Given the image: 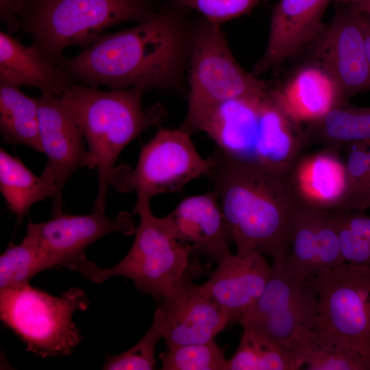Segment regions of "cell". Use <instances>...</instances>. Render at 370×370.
Instances as JSON below:
<instances>
[{
  "mask_svg": "<svg viewBox=\"0 0 370 370\" xmlns=\"http://www.w3.org/2000/svg\"><path fill=\"white\" fill-rule=\"evenodd\" d=\"M90 301L79 288L53 296L30 284L0 290L2 322L37 356L69 355L82 339L73 321L77 310H86Z\"/></svg>",
  "mask_w": 370,
  "mask_h": 370,
  "instance_id": "52a82bcc",
  "label": "cell"
},
{
  "mask_svg": "<svg viewBox=\"0 0 370 370\" xmlns=\"http://www.w3.org/2000/svg\"><path fill=\"white\" fill-rule=\"evenodd\" d=\"M162 338L160 325L153 315V321L142 338L128 350L108 355L102 366L106 370H152L156 368L155 348Z\"/></svg>",
  "mask_w": 370,
  "mask_h": 370,
  "instance_id": "4dcf8cb0",
  "label": "cell"
},
{
  "mask_svg": "<svg viewBox=\"0 0 370 370\" xmlns=\"http://www.w3.org/2000/svg\"><path fill=\"white\" fill-rule=\"evenodd\" d=\"M330 213L337 232L341 254L345 262L370 266V241L338 223L332 212Z\"/></svg>",
  "mask_w": 370,
  "mask_h": 370,
  "instance_id": "d6a6232c",
  "label": "cell"
},
{
  "mask_svg": "<svg viewBox=\"0 0 370 370\" xmlns=\"http://www.w3.org/2000/svg\"><path fill=\"white\" fill-rule=\"evenodd\" d=\"M154 316L159 321L166 349L214 340L231 322L202 285L188 279L162 300Z\"/></svg>",
  "mask_w": 370,
  "mask_h": 370,
  "instance_id": "5bb4252c",
  "label": "cell"
},
{
  "mask_svg": "<svg viewBox=\"0 0 370 370\" xmlns=\"http://www.w3.org/2000/svg\"><path fill=\"white\" fill-rule=\"evenodd\" d=\"M0 190L8 208L21 220L32 205L58 197L55 170L49 161L38 176L18 158L0 149Z\"/></svg>",
  "mask_w": 370,
  "mask_h": 370,
  "instance_id": "603a6c76",
  "label": "cell"
},
{
  "mask_svg": "<svg viewBox=\"0 0 370 370\" xmlns=\"http://www.w3.org/2000/svg\"><path fill=\"white\" fill-rule=\"evenodd\" d=\"M330 0H280L270 23L264 53L254 75L281 64L319 32L321 18Z\"/></svg>",
  "mask_w": 370,
  "mask_h": 370,
  "instance_id": "e0dca14e",
  "label": "cell"
},
{
  "mask_svg": "<svg viewBox=\"0 0 370 370\" xmlns=\"http://www.w3.org/2000/svg\"><path fill=\"white\" fill-rule=\"evenodd\" d=\"M132 215L122 212L115 219L107 217L105 210H95L86 215L60 213L45 222L27 224L23 241L40 250L51 269H77L87 260L85 250L92 243L108 234H134Z\"/></svg>",
  "mask_w": 370,
  "mask_h": 370,
  "instance_id": "7c38bea8",
  "label": "cell"
},
{
  "mask_svg": "<svg viewBox=\"0 0 370 370\" xmlns=\"http://www.w3.org/2000/svg\"><path fill=\"white\" fill-rule=\"evenodd\" d=\"M318 314V297L310 278L298 274L288 262L274 261L262 293L239 323L283 349L300 369L301 352Z\"/></svg>",
  "mask_w": 370,
  "mask_h": 370,
  "instance_id": "9c48e42d",
  "label": "cell"
},
{
  "mask_svg": "<svg viewBox=\"0 0 370 370\" xmlns=\"http://www.w3.org/2000/svg\"><path fill=\"white\" fill-rule=\"evenodd\" d=\"M354 8L370 15V1L354 3Z\"/></svg>",
  "mask_w": 370,
  "mask_h": 370,
  "instance_id": "74e56055",
  "label": "cell"
},
{
  "mask_svg": "<svg viewBox=\"0 0 370 370\" xmlns=\"http://www.w3.org/2000/svg\"><path fill=\"white\" fill-rule=\"evenodd\" d=\"M154 8L149 0H18L21 29L32 45L59 64L68 47H88L106 29L127 21L143 22Z\"/></svg>",
  "mask_w": 370,
  "mask_h": 370,
  "instance_id": "5b68a950",
  "label": "cell"
},
{
  "mask_svg": "<svg viewBox=\"0 0 370 370\" xmlns=\"http://www.w3.org/2000/svg\"><path fill=\"white\" fill-rule=\"evenodd\" d=\"M267 0H173L175 5L199 12L206 20L220 24L246 14Z\"/></svg>",
  "mask_w": 370,
  "mask_h": 370,
  "instance_id": "1f68e13d",
  "label": "cell"
},
{
  "mask_svg": "<svg viewBox=\"0 0 370 370\" xmlns=\"http://www.w3.org/2000/svg\"><path fill=\"white\" fill-rule=\"evenodd\" d=\"M145 92L138 86L103 91L71 83L60 96L82 128L97 172L95 210H105L110 176L123 149L164 118L161 105L143 107Z\"/></svg>",
  "mask_w": 370,
  "mask_h": 370,
  "instance_id": "277c9868",
  "label": "cell"
},
{
  "mask_svg": "<svg viewBox=\"0 0 370 370\" xmlns=\"http://www.w3.org/2000/svg\"><path fill=\"white\" fill-rule=\"evenodd\" d=\"M336 1H338L339 2H351L354 3H358L367 1L370 0H336Z\"/></svg>",
  "mask_w": 370,
  "mask_h": 370,
  "instance_id": "f35d334b",
  "label": "cell"
},
{
  "mask_svg": "<svg viewBox=\"0 0 370 370\" xmlns=\"http://www.w3.org/2000/svg\"><path fill=\"white\" fill-rule=\"evenodd\" d=\"M212 164V156L199 155L190 134L180 128L162 129L142 148L135 168L115 166L109 184L119 193L134 192L150 199L180 191L191 180L207 176Z\"/></svg>",
  "mask_w": 370,
  "mask_h": 370,
  "instance_id": "8fae6325",
  "label": "cell"
},
{
  "mask_svg": "<svg viewBox=\"0 0 370 370\" xmlns=\"http://www.w3.org/2000/svg\"><path fill=\"white\" fill-rule=\"evenodd\" d=\"M315 54L318 64L335 79L347 101L370 90L362 12L354 8L338 16L323 34Z\"/></svg>",
  "mask_w": 370,
  "mask_h": 370,
  "instance_id": "9a60e30c",
  "label": "cell"
},
{
  "mask_svg": "<svg viewBox=\"0 0 370 370\" xmlns=\"http://www.w3.org/2000/svg\"><path fill=\"white\" fill-rule=\"evenodd\" d=\"M271 273L272 267L262 254L236 251L217 264L201 285L231 322L239 321L253 310Z\"/></svg>",
  "mask_w": 370,
  "mask_h": 370,
  "instance_id": "2e32d148",
  "label": "cell"
},
{
  "mask_svg": "<svg viewBox=\"0 0 370 370\" xmlns=\"http://www.w3.org/2000/svg\"><path fill=\"white\" fill-rule=\"evenodd\" d=\"M207 175L229 238L237 251H256L288 262L295 221L305 208L287 175L233 160L218 148Z\"/></svg>",
  "mask_w": 370,
  "mask_h": 370,
  "instance_id": "7a4b0ae2",
  "label": "cell"
},
{
  "mask_svg": "<svg viewBox=\"0 0 370 370\" xmlns=\"http://www.w3.org/2000/svg\"><path fill=\"white\" fill-rule=\"evenodd\" d=\"M166 7L132 28L101 35L60 65L71 81L124 90H166L178 85L189 57L192 27Z\"/></svg>",
  "mask_w": 370,
  "mask_h": 370,
  "instance_id": "6da1fadb",
  "label": "cell"
},
{
  "mask_svg": "<svg viewBox=\"0 0 370 370\" xmlns=\"http://www.w3.org/2000/svg\"><path fill=\"white\" fill-rule=\"evenodd\" d=\"M347 158L345 164L346 188L338 212L352 211L363 192L369 175L370 140L346 143Z\"/></svg>",
  "mask_w": 370,
  "mask_h": 370,
  "instance_id": "f546056e",
  "label": "cell"
},
{
  "mask_svg": "<svg viewBox=\"0 0 370 370\" xmlns=\"http://www.w3.org/2000/svg\"><path fill=\"white\" fill-rule=\"evenodd\" d=\"M332 213L338 223L370 241V215L355 210Z\"/></svg>",
  "mask_w": 370,
  "mask_h": 370,
  "instance_id": "836d02e7",
  "label": "cell"
},
{
  "mask_svg": "<svg viewBox=\"0 0 370 370\" xmlns=\"http://www.w3.org/2000/svg\"><path fill=\"white\" fill-rule=\"evenodd\" d=\"M345 262L330 212L304 208L294 223L288 264L311 278Z\"/></svg>",
  "mask_w": 370,
  "mask_h": 370,
  "instance_id": "d6986e66",
  "label": "cell"
},
{
  "mask_svg": "<svg viewBox=\"0 0 370 370\" xmlns=\"http://www.w3.org/2000/svg\"><path fill=\"white\" fill-rule=\"evenodd\" d=\"M51 269L36 247L24 241L18 245L11 243L0 256V290L25 286L38 273Z\"/></svg>",
  "mask_w": 370,
  "mask_h": 370,
  "instance_id": "4316f807",
  "label": "cell"
},
{
  "mask_svg": "<svg viewBox=\"0 0 370 370\" xmlns=\"http://www.w3.org/2000/svg\"><path fill=\"white\" fill-rule=\"evenodd\" d=\"M369 153L370 159V148ZM369 208H370V170L367 185L358 198L354 210L364 212Z\"/></svg>",
  "mask_w": 370,
  "mask_h": 370,
  "instance_id": "d590c367",
  "label": "cell"
},
{
  "mask_svg": "<svg viewBox=\"0 0 370 370\" xmlns=\"http://www.w3.org/2000/svg\"><path fill=\"white\" fill-rule=\"evenodd\" d=\"M363 13V29L365 35V49L370 65V15Z\"/></svg>",
  "mask_w": 370,
  "mask_h": 370,
  "instance_id": "8d00e7d4",
  "label": "cell"
},
{
  "mask_svg": "<svg viewBox=\"0 0 370 370\" xmlns=\"http://www.w3.org/2000/svg\"><path fill=\"white\" fill-rule=\"evenodd\" d=\"M18 0H0V18L7 32L13 34L21 29V21L16 14Z\"/></svg>",
  "mask_w": 370,
  "mask_h": 370,
  "instance_id": "e575fe53",
  "label": "cell"
},
{
  "mask_svg": "<svg viewBox=\"0 0 370 370\" xmlns=\"http://www.w3.org/2000/svg\"><path fill=\"white\" fill-rule=\"evenodd\" d=\"M149 200L137 196L133 213L139 216V225L130 251L119 263L103 269L88 260L77 271L97 284L115 275L123 276L158 301L171 295L188 280L192 247L178 239L169 214L160 218L153 214Z\"/></svg>",
  "mask_w": 370,
  "mask_h": 370,
  "instance_id": "8992f818",
  "label": "cell"
},
{
  "mask_svg": "<svg viewBox=\"0 0 370 370\" xmlns=\"http://www.w3.org/2000/svg\"><path fill=\"white\" fill-rule=\"evenodd\" d=\"M271 92L301 123L318 120L347 101L337 82L319 64L301 68L284 86Z\"/></svg>",
  "mask_w": 370,
  "mask_h": 370,
  "instance_id": "7402d4cb",
  "label": "cell"
},
{
  "mask_svg": "<svg viewBox=\"0 0 370 370\" xmlns=\"http://www.w3.org/2000/svg\"><path fill=\"white\" fill-rule=\"evenodd\" d=\"M224 154L280 175L289 173L304 147V128L269 90L224 101L196 125Z\"/></svg>",
  "mask_w": 370,
  "mask_h": 370,
  "instance_id": "3957f363",
  "label": "cell"
},
{
  "mask_svg": "<svg viewBox=\"0 0 370 370\" xmlns=\"http://www.w3.org/2000/svg\"><path fill=\"white\" fill-rule=\"evenodd\" d=\"M40 142L52 164L58 197L52 215L62 213V194L71 176L82 168L95 169L82 128L60 96L42 93L38 97Z\"/></svg>",
  "mask_w": 370,
  "mask_h": 370,
  "instance_id": "4fadbf2b",
  "label": "cell"
},
{
  "mask_svg": "<svg viewBox=\"0 0 370 370\" xmlns=\"http://www.w3.org/2000/svg\"><path fill=\"white\" fill-rule=\"evenodd\" d=\"M310 281L319 302L312 336L355 352L370 365V266L345 262Z\"/></svg>",
  "mask_w": 370,
  "mask_h": 370,
  "instance_id": "30bf717a",
  "label": "cell"
},
{
  "mask_svg": "<svg viewBox=\"0 0 370 370\" xmlns=\"http://www.w3.org/2000/svg\"><path fill=\"white\" fill-rule=\"evenodd\" d=\"M71 83L64 69L47 60L37 47L0 32V84L34 87L41 94L59 97Z\"/></svg>",
  "mask_w": 370,
  "mask_h": 370,
  "instance_id": "44dd1931",
  "label": "cell"
},
{
  "mask_svg": "<svg viewBox=\"0 0 370 370\" xmlns=\"http://www.w3.org/2000/svg\"><path fill=\"white\" fill-rule=\"evenodd\" d=\"M0 132L7 143L43 153L38 98L28 96L18 87L0 84Z\"/></svg>",
  "mask_w": 370,
  "mask_h": 370,
  "instance_id": "d4e9b609",
  "label": "cell"
},
{
  "mask_svg": "<svg viewBox=\"0 0 370 370\" xmlns=\"http://www.w3.org/2000/svg\"><path fill=\"white\" fill-rule=\"evenodd\" d=\"M188 60V106L180 129L190 134L216 106L269 90L265 82L238 64L220 25L204 18L192 27Z\"/></svg>",
  "mask_w": 370,
  "mask_h": 370,
  "instance_id": "ba28073f",
  "label": "cell"
},
{
  "mask_svg": "<svg viewBox=\"0 0 370 370\" xmlns=\"http://www.w3.org/2000/svg\"><path fill=\"white\" fill-rule=\"evenodd\" d=\"M169 216L178 239L191 245L193 255L219 264L231 254L230 238L214 191L185 198Z\"/></svg>",
  "mask_w": 370,
  "mask_h": 370,
  "instance_id": "ac0fdd59",
  "label": "cell"
},
{
  "mask_svg": "<svg viewBox=\"0 0 370 370\" xmlns=\"http://www.w3.org/2000/svg\"><path fill=\"white\" fill-rule=\"evenodd\" d=\"M357 140H370V107H337L304 128V147L317 144L340 152Z\"/></svg>",
  "mask_w": 370,
  "mask_h": 370,
  "instance_id": "cb8c5ba5",
  "label": "cell"
},
{
  "mask_svg": "<svg viewBox=\"0 0 370 370\" xmlns=\"http://www.w3.org/2000/svg\"><path fill=\"white\" fill-rule=\"evenodd\" d=\"M296 193L306 208L338 212L346 188L345 164L339 151L322 148L299 156L289 172Z\"/></svg>",
  "mask_w": 370,
  "mask_h": 370,
  "instance_id": "ffe728a7",
  "label": "cell"
},
{
  "mask_svg": "<svg viewBox=\"0 0 370 370\" xmlns=\"http://www.w3.org/2000/svg\"><path fill=\"white\" fill-rule=\"evenodd\" d=\"M303 367L308 370H370L358 354L314 338L312 332L301 352Z\"/></svg>",
  "mask_w": 370,
  "mask_h": 370,
  "instance_id": "f1b7e54d",
  "label": "cell"
},
{
  "mask_svg": "<svg viewBox=\"0 0 370 370\" xmlns=\"http://www.w3.org/2000/svg\"><path fill=\"white\" fill-rule=\"evenodd\" d=\"M238 347L231 359L228 370H297L292 357L283 349L243 326Z\"/></svg>",
  "mask_w": 370,
  "mask_h": 370,
  "instance_id": "484cf974",
  "label": "cell"
},
{
  "mask_svg": "<svg viewBox=\"0 0 370 370\" xmlns=\"http://www.w3.org/2000/svg\"><path fill=\"white\" fill-rule=\"evenodd\" d=\"M224 352L212 340L169 348L159 358L163 370H228Z\"/></svg>",
  "mask_w": 370,
  "mask_h": 370,
  "instance_id": "83f0119b",
  "label": "cell"
}]
</instances>
